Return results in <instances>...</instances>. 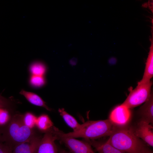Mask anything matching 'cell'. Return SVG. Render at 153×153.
I'll list each match as a JSON object with an SVG mask.
<instances>
[{"label":"cell","mask_w":153,"mask_h":153,"mask_svg":"<svg viewBox=\"0 0 153 153\" xmlns=\"http://www.w3.org/2000/svg\"><path fill=\"white\" fill-rule=\"evenodd\" d=\"M117 126L109 119L88 121L82 124V128L78 130L68 133L60 130V133L64 137L94 139L109 136Z\"/></svg>","instance_id":"cell-3"},{"label":"cell","mask_w":153,"mask_h":153,"mask_svg":"<svg viewBox=\"0 0 153 153\" xmlns=\"http://www.w3.org/2000/svg\"><path fill=\"white\" fill-rule=\"evenodd\" d=\"M23 119L25 124L29 128L32 129L36 125L37 118L32 113H26L23 116Z\"/></svg>","instance_id":"cell-17"},{"label":"cell","mask_w":153,"mask_h":153,"mask_svg":"<svg viewBox=\"0 0 153 153\" xmlns=\"http://www.w3.org/2000/svg\"><path fill=\"white\" fill-rule=\"evenodd\" d=\"M39 145L37 153H58L55 141L57 136L53 126L45 132Z\"/></svg>","instance_id":"cell-6"},{"label":"cell","mask_w":153,"mask_h":153,"mask_svg":"<svg viewBox=\"0 0 153 153\" xmlns=\"http://www.w3.org/2000/svg\"><path fill=\"white\" fill-rule=\"evenodd\" d=\"M42 138L35 135L29 141L15 146L12 153H37Z\"/></svg>","instance_id":"cell-9"},{"label":"cell","mask_w":153,"mask_h":153,"mask_svg":"<svg viewBox=\"0 0 153 153\" xmlns=\"http://www.w3.org/2000/svg\"><path fill=\"white\" fill-rule=\"evenodd\" d=\"M59 153H69L63 150H60Z\"/></svg>","instance_id":"cell-21"},{"label":"cell","mask_w":153,"mask_h":153,"mask_svg":"<svg viewBox=\"0 0 153 153\" xmlns=\"http://www.w3.org/2000/svg\"><path fill=\"white\" fill-rule=\"evenodd\" d=\"M29 69L32 75L43 76L46 72V68L42 63L36 62L31 65Z\"/></svg>","instance_id":"cell-16"},{"label":"cell","mask_w":153,"mask_h":153,"mask_svg":"<svg viewBox=\"0 0 153 153\" xmlns=\"http://www.w3.org/2000/svg\"><path fill=\"white\" fill-rule=\"evenodd\" d=\"M36 126L40 130L45 132L53 126V123L48 115L43 114L37 118Z\"/></svg>","instance_id":"cell-15"},{"label":"cell","mask_w":153,"mask_h":153,"mask_svg":"<svg viewBox=\"0 0 153 153\" xmlns=\"http://www.w3.org/2000/svg\"><path fill=\"white\" fill-rule=\"evenodd\" d=\"M138 113L141 120L150 124L153 123V94L152 91L149 99L139 109Z\"/></svg>","instance_id":"cell-10"},{"label":"cell","mask_w":153,"mask_h":153,"mask_svg":"<svg viewBox=\"0 0 153 153\" xmlns=\"http://www.w3.org/2000/svg\"><path fill=\"white\" fill-rule=\"evenodd\" d=\"M107 142L125 153H147L150 150L127 125L117 126Z\"/></svg>","instance_id":"cell-1"},{"label":"cell","mask_w":153,"mask_h":153,"mask_svg":"<svg viewBox=\"0 0 153 153\" xmlns=\"http://www.w3.org/2000/svg\"><path fill=\"white\" fill-rule=\"evenodd\" d=\"M20 94L24 96L31 103L37 106L44 107L48 111L51 110L43 100L36 94L23 90L20 91Z\"/></svg>","instance_id":"cell-12"},{"label":"cell","mask_w":153,"mask_h":153,"mask_svg":"<svg viewBox=\"0 0 153 153\" xmlns=\"http://www.w3.org/2000/svg\"><path fill=\"white\" fill-rule=\"evenodd\" d=\"M131 115L130 109L121 104L112 111L109 119L116 126H126L129 122Z\"/></svg>","instance_id":"cell-7"},{"label":"cell","mask_w":153,"mask_h":153,"mask_svg":"<svg viewBox=\"0 0 153 153\" xmlns=\"http://www.w3.org/2000/svg\"><path fill=\"white\" fill-rule=\"evenodd\" d=\"M153 4L152 3H151V4H150V3H149V6H150V8H151V10H152V9H153V5H152Z\"/></svg>","instance_id":"cell-23"},{"label":"cell","mask_w":153,"mask_h":153,"mask_svg":"<svg viewBox=\"0 0 153 153\" xmlns=\"http://www.w3.org/2000/svg\"><path fill=\"white\" fill-rule=\"evenodd\" d=\"M147 153H153V152L150 149Z\"/></svg>","instance_id":"cell-24"},{"label":"cell","mask_w":153,"mask_h":153,"mask_svg":"<svg viewBox=\"0 0 153 153\" xmlns=\"http://www.w3.org/2000/svg\"><path fill=\"white\" fill-rule=\"evenodd\" d=\"M0 142H3L2 136L0 132Z\"/></svg>","instance_id":"cell-22"},{"label":"cell","mask_w":153,"mask_h":153,"mask_svg":"<svg viewBox=\"0 0 153 153\" xmlns=\"http://www.w3.org/2000/svg\"><path fill=\"white\" fill-rule=\"evenodd\" d=\"M11 105L10 101L0 95V109L8 108Z\"/></svg>","instance_id":"cell-19"},{"label":"cell","mask_w":153,"mask_h":153,"mask_svg":"<svg viewBox=\"0 0 153 153\" xmlns=\"http://www.w3.org/2000/svg\"><path fill=\"white\" fill-rule=\"evenodd\" d=\"M3 142L12 149L15 146L30 140L35 134L32 129L26 126L23 115L16 114L8 124L0 130Z\"/></svg>","instance_id":"cell-2"},{"label":"cell","mask_w":153,"mask_h":153,"mask_svg":"<svg viewBox=\"0 0 153 153\" xmlns=\"http://www.w3.org/2000/svg\"><path fill=\"white\" fill-rule=\"evenodd\" d=\"M91 143L95 148L98 153H125L107 141L104 143H99L92 141Z\"/></svg>","instance_id":"cell-13"},{"label":"cell","mask_w":153,"mask_h":153,"mask_svg":"<svg viewBox=\"0 0 153 153\" xmlns=\"http://www.w3.org/2000/svg\"><path fill=\"white\" fill-rule=\"evenodd\" d=\"M58 111L66 123L73 129L74 131L81 128L82 124L78 123L75 118L67 112L64 109H59Z\"/></svg>","instance_id":"cell-14"},{"label":"cell","mask_w":153,"mask_h":153,"mask_svg":"<svg viewBox=\"0 0 153 153\" xmlns=\"http://www.w3.org/2000/svg\"><path fill=\"white\" fill-rule=\"evenodd\" d=\"M0 153H12V150L6 144L0 142Z\"/></svg>","instance_id":"cell-20"},{"label":"cell","mask_w":153,"mask_h":153,"mask_svg":"<svg viewBox=\"0 0 153 153\" xmlns=\"http://www.w3.org/2000/svg\"><path fill=\"white\" fill-rule=\"evenodd\" d=\"M29 81L32 86L37 87H41L45 83V80L43 76L32 75Z\"/></svg>","instance_id":"cell-18"},{"label":"cell","mask_w":153,"mask_h":153,"mask_svg":"<svg viewBox=\"0 0 153 153\" xmlns=\"http://www.w3.org/2000/svg\"><path fill=\"white\" fill-rule=\"evenodd\" d=\"M153 35L151 39V45L148 56L145 63V66L143 78L141 80H150L153 76Z\"/></svg>","instance_id":"cell-11"},{"label":"cell","mask_w":153,"mask_h":153,"mask_svg":"<svg viewBox=\"0 0 153 153\" xmlns=\"http://www.w3.org/2000/svg\"><path fill=\"white\" fill-rule=\"evenodd\" d=\"M54 130L57 140L64 143L73 153H95L89 143L62 136L60 133V130L55 127Z\"/></svg>","instance_id":"cell-5"},{"label":"cell","mask_w":153,"mask_h":153,"mask_svg":"<svg viewBox=\"0 0 153 153\" xmlns=\"http://www.w3.org/2000/svg\"><path fill=\"white\" fill-rule=\"evenodd\" d=\"M153 128L150 124L140 120L137 127L133 128L135 135L150 146H153Z\"/></svg>","instance_id":"cell-8"},{"label":"cell","mask_w":153,"mask_h":153,"mask_svg":"<svg viewBox=\"0 0 153 153\" xmlns=\"http://www.w3.org/2000/svg\"><path fill=\"white\" fill-rule=\"evenodd\" d=\"M152 84L150 80L146 81L141 80L134 89H130L128 95L122 104L130 109L145 103L151 95Z\"/></svg>","instance_id":"cell-4"}]
</instances>
